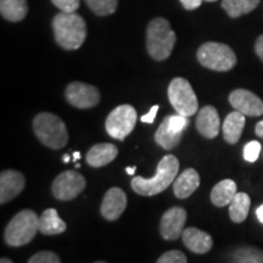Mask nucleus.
Returning a JSON list of instances; mask_svg holds the SVG:
<instances>
[{
	"label": "nucleus",
	"mask_w": 263,
	"mask_h": 263,
	"mask_svg": "<svg viewBox=\"0 0 263 263\" xmlns=\"http://www.w3.org/2000/svg\"><path fill=\"white\" fill-rule=\"evenodd\" d=\"M179 171V161L174 155L163 156L157 164L156 174L153 178L134 177L130 186L141 196H154L162 193L177 178Z\"/></svg>",
	"instance_id": "nucleus-1"
},
{
	"label": "nucleus",
	"mask_w": 263,
	"mask_h": 263,
	"mask_svg": "<svg viewBox=\"0 0 263 263\" xmlns=\"http://www.w3.org/2000/svg\"><path fill=\"white\" fill-rule=\"evenodd\" d=\"M55 41L65 50H77L87 38V25L76 12L61 11L52 18Z\"/></svg>",
	"instance_id": "nucleus-2"
},
{
	"label": "nucleus",
	"mask_w": 263,
	"mask_h": 263,
	"mask_svg": "<svg viewBox=\"0 0 263 263\" xmlns=\"http://www.w3.org/2000/svg\"><path fill=\"white\" fill-rule=\"evenodd\" d=\"M176 42V33L166 18L156 17L147 25L146 48L154 60L163 61L168 59Z\"/></svg>",
	"instance_id": "nucleus-3"
},
{
	"label": "nucleus",
	"mask_w": 263,
	"mask_h": 263,
	"mask_svg": "<svg viewBox=\"0 0 263 263\" xmlns=\"http://www.w3.org/2000/svg\"><path fill=\"white\" fill-rule=\"evenodd\" d=\"M33 129L39 141L49 149H62L68 141V132L65 122L54 114H38L33 120Z\"/></svg>",
	"instance_id": "nucleus-4"
},
{
	"label": "nucleus",
	"mask_w": 263,
	"mask_h": 263,
	"mask_svg": "<svg viewBox=\"0 0 263 263\" xmlns=\"http://www.w3.org/2000/svg\"><path fill=\"white\" fill-rule=\"evenodd\" d=\"M38 223L39 217L32 210H22L6 226L5 242L12 248L29 244L39 232Z\"/></svg>",
	"instance_id": "nucleus-5"
},
{
	"label": "nucleus",
	"mask_w": 263,
	"mask_h": 263,
	"mask_svg": "<svg viewBox=\"0 0 263 263\" xmlns=\"http://www.w3.org/2000/svg\"><path fill=\"white\" fill-rule=\"evenodd\" d=\"M196 57L200 65L217 72H228L236 65L234 50L223 43H203L197 50Z\"/></svg>",
	"instance_id": "nucleus-6"
},
{
	"label": "nucleus",
	"mask_w": 263,
	"mask_h": 263,
	"mask_svg": "<svg viewBox=\"0 0 263 263\" xmlns=\"http://www.w3.org/2000/svg\"><path fill=\"white\" fill-rule=\"evenodd\" d=\"M168 99L179 115L190 117L199 110V101L193 87L185 78L177 77L168 85Z\"/></svg>",
	"instance_id": "nucleus-7"
},
{
	"label": "nucleus",
	"mask_w": 263,
	"mask_h": 263,
	"mask_svg": "<svg viewBox=\"0 0 263 263\" xmlns=\"http://www.w3.org/2000/svg\"><path fill=\"white\" fill-rule=\"evenodd\" d=\"M137 111L132 105H120L106 118L105 128L114 139L124 140L134 129L137 123Z\"/></svg>",
	"instance_id": "nucleus-8"
},
{
	"label": "nucleus",
	"mask_w": 263,
	"mask_h": 263,
	"mask_svg": "<svg viewBox=\"0 0 263 263\" xmlns=\"http://www.w3.org/2000/svg\"><path fill=\"white\" fill-rule=\"evenodd\" d=\"M85 178L77 171H65L55 178L51 185L54 197L61 201H70L83 193Z\"/></svg>",
	"instance_id": "nucleus-9"
},
{
	"label": "nucleus",
	"mask_w": 263,
	"mask_h": 263,
	"mask_svg": "<svg viewBox=\"0 0 263 263\" xmlns=\"http://www.w3.org/2000/svg\"><path fill=\"white\" fill-rule=\"evenodd\" d=\"M65 98L72 106L85 110L97 106L100 101V91L94 85L82 82H72L66 88Z\"/></svg>",
	"instance_id": "nucleus-10"
},
{
	"label": "nucleus",
	"mask_w": 263,
	"mask_h": 263,
	"mask_svg": "<svg viewBox=\"0 0 263 263\" xmlns=\"http://www.w3.org/2000/svg\"><path fill=\"white\" fill-rule=\"evenodd\" d=\"M186 222V211L183 207L174 206L163 213L160 222V233L164 240L179 239Z\"/></svg>",
	"instance_id": "nucleus-11"
},
{
	"label": "nucleus",
	"mask_w": 263,
	"mask_h": 263,
	"mask_svg": "<svg viewBox=\"0 0 263 263\" xmlns=\"http://www.w3.org/2000/svg\"><path fill=\"white\" fill-rule=\"evenodd\" d=\"M229 103L233 108L245 116L258 117L263 115V101L248 89H235L229 94Z\"/></svg>",
	"instance_id": "nucleus-12"
},
{
	"label": "nucleus",
	"mask_w": 263,
	"mask_h": 263,
	"mask_svg": "<svg viewBox=\"0 0 263 263\" xmlns=\"http://www.w3.org/2000/svg\"><path fill=\"white\" fill-rule=\"evenodd\" d=\"M127 207V195L122 189L111 188L105 194L101 203V216L107 221H117Z\"/></svg>",
	"instance_id": "nucleus-13"
},
{
	"label": "nucleus",
	"mask_w": 263,
	"mask_h": 263,
	"mask_svg": "<svg viewBox=\"0 0 263 263\" xmlns=\"http://www.w3.org/2000/svg\"><path fill=\"white\" fill-rule=\"evenodd\" d=\"M25 185L26 179L21 172L15 170L3 171L0 174V203L4 205L15 199L24 190Z\"/></svg>",
	"instance_id": "nucleus-14"
},
{
	"label": "nucleus",
	"mask_w": 263,
	"mask_h": 263,
	"mask_svg": "<svg viewBox=\"0 0 263 263\" xmlns=\"http://www.w3.org/2000/svg\"><path fill=\"white\" fill-rule=\"evenodd\" d=\"M221 120L217 110L211 105L203 106L196 117V129L206 139H213L218 136Z\"/></svg>",
	"instance_id": "nucleus-15"
},
{
	"label": "nucleus",
	"mask_w": 263,
	"mask_h": 263,
	"mask_svg": "<svg viewBox=\"0 0 263 263\" xmlns=\"http://www.w3.org/2000/svg\"><path fill=\"white\" fill-rule=\"evenodd\" d=\"M182 239L184 245H185L190 251L197 255L207 254L213 246L212 236L207 234L203 230L194 228V227H189V228L184 229Z\"/></svg>",
	"instance_id": "nucleus-16"
},
{
	"label": "nucleus",
	"mask_w": 263,
	"mask_h": 263,
	"mask_svg": "<svg viewBox=\"0 0 263 263\" xmlns=\"http://www.w3.org/2000/svg\"><path fill=\"white\" fill-rule=\"evenodd\" d=\"M200 185V176L194 168H186L177 177L173 183V192L178 199L184 200L195 193Z\"/></svg>",
	"instance_id": "nucleus-17"
},
{
	"label": "nucleus",
	"mask_w": 263,
	"mask_h": 263,
	"mask_svg": "<svg viewBox=\"0 0 263 263\" xmlns=\"http://www.w3.org/2000/svg\"><path fill=\"white\" fill-rule=\"evenodd\" d=\"M117 155L118 149L116 145L110 143H101L90 147L87 153V156H85V160L89 166L94 167V168H100V167L112 162Z\"/></svg>",
	"instance_id": "nucleus-18"
},
{
	"label": "nucleus",
	"mask_w": 263,
	"mask_h": 263,
	"mask_svg": "<svg viewBox=\"0 0 263 263\" xmlns=\"http://www.w3.org/2000/svg\"><path fill=\"white\" fill-rule=\"evenodd\" d=\"M245 115L234 111L230 112L226 117L224 122H223V138L228 144H236L241 137L242 130L245 127Z\"/></svg>",
	"instance_id": "nucleus-19"
},
{
	"label": "nucleus",
	"mask_w": 263,
	"mask_h": 263,
	"mask_svg": "<svg viewBox=\"0 0 263 263\" xmlns=\"http://www.w3.org/2000/svg\"><path fill=\"white\" fill-rule=\"evenodd\" d=\"M67 226L55 209H48L39 217L38 229L43 235H58L64 233Z\"/></svg>",
	"instance_id": "nucleus-20"
},
{
	"label": "nucleus",
	"mask_w": 263,
	"mask_h": 263,
	"mask_svg": "<svg viewBox=\"0 0 263 263\" xmlns=\"http://www.w3.org/2000/svg\"><path fill=\"white\" fill-rule=\"evenodd\" d=\"M238 193L234 180L224 179L217 183L211 192V201L217 207H224L232 202Z\"/></svg>",
	"instance_id": "nucleus-21"
},
{
	"label": "nucleus",
	"mask_w": 263,
	"mask_h": 263,
	"mask_svg": "<svg viewBox=\"0 0 263 263\" xmlns=\"http://www.w3.org/2000/svg\"><path fill=\"white\" fill-rule=\"evenodd\" d=\"M27 0H0V14L6 21H22L27 16Z\"/></svg>",
	"instance_id": "nucleus-22"
},
{
	"label": "nucleus",
	"mask_w": 263,
	"mask_h": 263,
	"mask_svg": "<svg viewBox=\"0 0 263 263\" xmlns=\"http://www.w3.org/2000/svg\"><path fill=\"white\" fill-rule=\"evenodd\" d=\"M182 136L183 132H174L170 127L168 116H167L161 122L160 127L157 128L155 133V141L164 150H171L178 145L180 139H182Z\"/></svg>",
	"instance_id": "nucleus-23"
},
{
	"label": "nucleus",
	"mask_w": 263,
	"mask_h": 263,
	"mask_svg": "<svg viewBox=\"0 0 263 263\" xmlns=\"http://www.w3.org/2000/svg\"><path fill=\"white\" fill-rule=\"evenodd\" d=\"M251 199L246 193H236L229 203V216L234 223H242L248 218Z\"/></svg>",
	"instance_id": "nucleus-24"
},
{
	"label": "nucleus",
	"mask_w": 263,
	"mask_h": 263,
	"mask_svg": "<svg viewBox=\"0 0 263 263\" xmlns=\"http://www.w3.org/2000/svg\"><path fill=\"white\" fill-rule=\"evenodd\" d=\"M261 0H222V8L229 17L238 18L257 8Z\"/></svg>",
	"instance_id": "nucleus-25"
},
{
	"label": "nucleus",
	"mask_w": 263,
	"mask_h": 263,
	"mask_svg": "<svg viewBox=\"0 0 263 263\" xmlns=\"http://www.w3.org/2000/svg\"><path fill=\"white\" fill-rule=\"evenodd\" d=\"M232 262L263 263V251L255 246H240L230 254Z\"/></svg>",
	"instance_id": "nucleus-26"
},
{
	"label": "nucleus",
	"mask_w": 263,
	"mask_h": 263,
	"mask_svg": "<svg viewBox=\"0 0 263 263\" xmlns=\"http://www.w3.org/2000/svg\"><path fill=\"white\" fill-rule=\"evenodd\" d=\"M84 2L98 16L112 15L118 6V0H84Z\"/></svg>",
	"instance_id": "nucleus-27"
},
{
	"label": "nucleus",
	"mask_w": 263,
	"mask_h": 263,
	"mask_svg": "<svg viewBox=\"0 0 263 263\" xmlns=\"http://www.w3.org/2000/svg\"><path fill=\"white\" fill-rule=\"evenodd\" d=\"M188 258L179 250H172V251H167L157 259V263H186Z\"/></svg>",
	"instance_id": "nucleus-28"
},
{
	"label": "nucleus",
	"mask_w": 263,
	"mask_h": 263,
	"mask_svg": "<svg viewBox=\"0 0 263 263\" xmlns=\"http://www.w3.org/2000/svg\"><path fill=\"white\" fill-rule=\"evenodd\" d=\"M61 259L59 255L51 251H41L33 255L28 259V263H60Z\"/></svg>",
	"instance_id": "nucleus-29"
},
{
	"label": "nucleus",
	"mask_w": 263,
	"mask_h": 263,
	"mask_svg": "<svg viewBox=\"0 0 263 263\" xmlns=\"http://www.w3.org/2000/svg\"><path fill=\"white\" fill-rule=\"evenodd\" d=\"M259 153H261V144L256 140H251L244 147V159L248 162H255L258 159Z\"/></svg>",
	"instance_id": "nucleus-30"
},
{
	"label": "nucleus",
	"mask_w": 263,
	"mask_h": 263,
	"mask_svg": "<svg viewBox=\"0 0 263 263\" xmlns=\"http://www.w3.org/2000/svg\"><path fill=\"white\" fill-rule=\"evenodd\" d=\"M51 2L64 12H76L81 5V0H51Z\"/></svg>",
	"instance_id": "nucleus-31"
},
{
	"label": "nucleus",
	"mask_w": 263,
	"mask_h": 263,
	"mask_svg": "<svg viewBox=\"0 0 263 263\" xmlns=\"http://www.w3.org/2000/svg\"><path fill=\"white\" fill-rule=\"evenodd\" d=\"M170 127L172 128L174 132H183L188 127V117L183 116V115H172L168 116Z\"/></svg>",
	"instance_id": "nucleus-32"
},
{
	"label": "nucleus",
	"mask_w": 263,
	"mask_h": 263,
	"mask_svg": "<svg viewBox=\"0 0 263 263\" xmlns=\"http://www.w3.org/2000/svg\"><path fill=\"white\" fill-rule=\"evenodd\" d=\"M157 111H159V105H155V106L151 107L149 112H147L146 115H144V116H141V122L154 123V121H155V118H156Z\"/></svg>",
	"instance_id": "nucleus-33"
},
{
	"label": "nucleus",
	"mask_w": 263,
	"mask_h": 263,
	"mask_svg": "<svg viewBox=\"0 0 263 263\" xmlns=\"http://www.w3.org/2000/svg\"><path fill=\"white\" fill-rule=\"evenodd\" d=\"M179 2L185 10H195L200 8L203 0H179Z\"/></svg>",
	"instance_id": "nucleus-34"
},
{
	"label": "nucleus",
	"mask_w": 263,
	"mask_h": 263,
	"mask_svg": "<svg viewBox=\"0 0 263 263\" xmlns=\"http://www.w3.org/2000/svg\"><path fill=\"white\" fill-rule=\"evenodd\" d=\"M255 51L256 55L259 58V60L263 62V34L259 35L255 43Z\"/></svg>",
	"instance_id": "nucleus-35"
},
{
	"label": "nucleus",
	"mask_w": 263,
	"mask_h": 263,
	"mask_svg": "<svg viewBox=\"0 0 263 263\" xmlns=\"http://www.w3.org/2000/svg\"><path fill=\"white\" fill-rule=\"evenodd\" d=\"M255 132H256V136L262 138V139H263V120L259 121V122L256 124Z\"/></svg>",
	"instance_id": "nucleus-36"
},
{
	"label": "nucleus",
	"mask_w": 263,
	"mask_h": 263,
	"mask_svg": "<svg viewBox=\"0 0 263 263\" xmlns=\"http://www.w3.org/2000/svg\"><path fill=\"white\" fill-rule=\"evenodd\" d=\"M256 216H257L258 221L263 223V205L257 207V210H256Z\"/></svg>",
	"instance_id": "nucleus-37"
},
{
	"label": "nucleus",
	"mask_w": 263,
	"mask_h": 263,
	"mask_svg": "<svg viewBox=\"0 0 263 263\" xmlns=\"http://www.w3.org/2000/svg\"><path fill=\"white\" fill-rule=\"evenodd\" d=\"M136 170H137L136 166H134V167H127V168H126L127 173L130 174V176H132V174H134V172H136Z\"/></svg>",
	"instance_id": "nucleus-38"
},
{
	"label": "nucleus",
	"mask_w": 263,
	"mask_h": 263,
	"mask_svg": "<svg viewBox=\"0 0 263 263\" xmlns=\"http://www.w3.org/2000/svg\"><path fill=\"white\" fill-rule=\"evenodd\" d=\"M70 159H71V157H70V155H67V154H66V155H64V157H62V160H64L65 163L70 162Z\"/></svg>",
	"instance_id": "nucleus-39"
},
{
	"label": "nucleus",
	"mask_w": 263,
	"mask_h": 263,
	"mask_svg": "<svg viewBox=\"0 0 263 263\" xmlns=\"http://www.w3.org/2000/svg\"><path fill=\"white\" fill-rule=\"evenodd\" d=\"M81 157V154L78 151H74L73 153V161H77Z\"/></svg>",
	"instance_id": "nucleus-40"
},
{
	"label": "nucleus",
	"mask_w": 263,
	"mask_h": 263,
	"mask_svg": "<svg viewBox=\"0 0 263 263\" xmlns=\"http://www.w3.org/2000/svg\"><path fill=\"white\" fill-rule=\"evenodd\" d=\"M0 262H2V263H12V259H9V258H6V257H3L2 259H0Z\"/></svg>",
	"instance_id": "nucleus-41"
},
{
	"label": "nucleus",
	"mask_w": 263,
	"mask_h": 263,
	"mask_svg": "<svg viewBox=\"0 0 263 263\" xmlns=\"http://www.w3.org/2000/svg\"><path fill=\"white\" fill-rule=\"evenodd\" d=\"M203 2H206V3H215V2H217V0H203Z\"/></svg>",
	"instance_id": "nucleus-42"
}]
</instances>
